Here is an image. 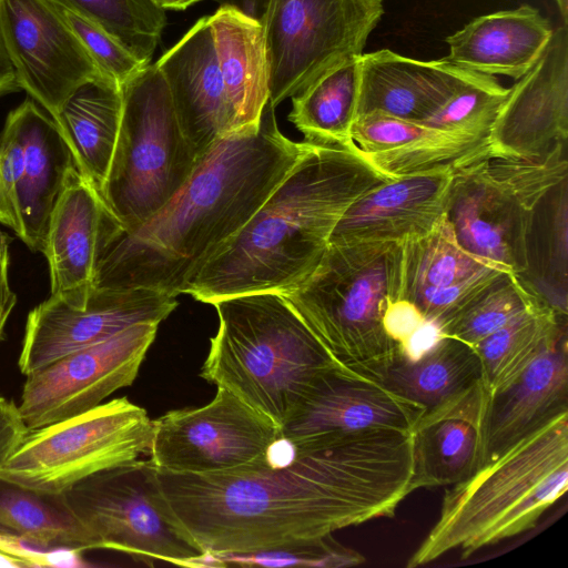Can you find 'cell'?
<instances>
[{"label": "cell", "instance_id": "cell-29", "mask_svg": "<svg viewBox=\"0 0 568 568\" xmlns=\"http://www.w3.org/2000/svg\"><path fill=\"white\" fill-rule=\"evenodd\" d=\"M0 530L48 548L97 549L64 494L41 493L1 478Z\"/></svg>", "mask_w": 568, "mask_h": 568}, {"label": "cell", "instance_id": "cell-22", "mask_svg": "<svg viewBox=\"0 0 568 568\" xmlns=\"http://www.w3.org/2000/svg\"><path fill=\"white\" fill-rule=\"evenodd\" d=\"M474 74L447 60H416L382 49L361 55L356 116L381 112L422 123Z\"/></svg>", "mask_w": 568, "mask_h": 568}, {"label": "cell", "instance_id": "cell-48", "mask_svg": "<svg viewBox=\"0 0 568 568\" xmlns=\"http://www.w3.org/2000/svg\"><path fill=\"white\" fill-rule=\"evenodd\" d=\"M163 10H185L187 7L201 0H151Z\"/></svg>", "mask_w": 568, "mask_h": 568}, {"label": "cell", "instance_id": "cell-17", "mask_svg": "<svg viewBox=\"0 0 568 568\" xmlns=\"http://www.w3.org/2000/svg\"><path fill=\"white\" fill-rule=\"evenodd\" d=\"M118 227L99 191L72 166L51 213L42 252L49 264L51 297L85 305L101 251Z\"/></svg>", "mask_w": 568, "mask_h": 568}, {"label": "cell", "instance_id": "cell-45", "mask_svg": "<svg viewBox=\"0 0 568 568\" xmlns=\"http://www.w3.org/2000/svg\"><path fill=\"white\" fill-rule=\"evenodd\" d=\"M444 337L435 323L426 321L403 345H398L400 355L408 362L419 361Z\"/></svg>", "mask_w": 568, "mask_h": 568}, {"label": "cell", "instance_id": "cell-16", "mask_svg": "<svg viewBox=\"0 0 568 568\" xmlns=\"http://www.w3.org/2000/svg\"><path fill=\"white\" fill-rule=\"evenodd\" d=\"M495 158H544L568 140V31L554 30L536 63L509 88L489 132Z\"/></svg>", "mask_w": 568, "mask_h": 568}, {"label": "cell", "instance_id": "cell-42", "mask_svg": "<svg viewBox=\"0 0 568 568\" xmlns=\"http://www.w3.org/2000/svg\"><path fill=\"white\" fill-rule=\"evenodd\" d=\"M23 172V149L13 129L6 121L0 134V217L19 237L22 234L18 189Z\"/></svg>", "mask_w": 568, "mask_h": 568}, {"label": "cell", "instance_id": "cell-28", "mask_svg": "<svg viewBox=\"0 0 568 568\" xmlns=\"http://www.w3.org/2000/svg\"><path fill=\"white\" fill-rule=\"evenodd\" d=\"M524 272L517 277L557 314H568V178L532 209L525 237Z\"/></svg>", "mask_w": 568, "mask_h": 568}, {"label": "cell", "instance_id": "cell-33", "mask_svg": "<svg viewBox=\"0 0 568 568\" xmlns=\"http://www.w3.org/2000/svg\"><path fill=\"white\" fill-rule=\"evenodd\" d=\"M402 248L400 298L406 300L422 290L445 287L491 267L503 268L465 250L447 215L427 234L402 243Z\"/></svg>", "mask_w": 568, "mask_h": 568}, {"label": "cell", "instance_id": "cell-39", "mask_svg": "<svg viewBox=\"0 0 568 568\" xmlns=\"http://www.w3.org/2000/svg\"><path fill=\"white\" fill-rule=\"evenodd\" d=\"M507 273L503 268L491 267L445 287L422 290L407 300L420 310L426 321L435 323L443 331Z\"/></svg>", "mask_w": 568, "mask_h": 568}, {"label": "cell", "instance_id": "cell-49", "mask_svg": "<svg viewBox=\"0 0 568 568\" xmlns=\"http://www.w3.org/2000/svg\"><path fill=\"white\" fill-rule=\"evenodd\" d=\"M556 3H557V7L559 9V12L561 14V18L565 22V24H567L568 22V0H555Z\"/></svg>", "mask_w": 568, "mask_h": 568}, {"label": "cell", "instance_id": "cell-6", "mask_svg": "<svg viewBox=\"0 0 568 568\" xmlns=\"http://www.w3.org/2000/svg\"><path fill=\"white\" fill-rule=\"evenodd\" d=\"M402 243H328L311 276L282 294L344 375L382 383L399 355L385 333L402 294Z\"/></svg>", "mask_w": 568, "mask_h": 568}, {"label": "cell", "instance_id": "cell-37", "mask_svg": "<svg viewBox=\"0 0 568 568\" xmlns=\"http://www.w3.org/2000/svg\"><path fill=\"white\" fill-rule=\"evenodd\" d=\"M508 90L494 75L474 72L470 79L422 124L440 131L489 136Z\"/></svg>", "mask_w": 568, "mask_h": 568}, {"label": "cell", "instance_id": "cell-47", "mask_svg": "<svg viewBox=\"0 0 568 568\" xmlns=\"http://www.w3.org/2000/svg\"><path fill=\"white\" fill-rule=\"evenodd\" d=\"M20 90L0 23V97Z\"/></svg>", "mask_w": 568, "mask_h": 568}, {"label": "cell", "instance_id": "cell-5", "mask_svg": "<svg viewBox=\"0 0 568 568\" xmlns=\"http://www.w3.org/2000/svg\"><path fill=\"white\" fill-rule=\"evenodd\" d=\"M212 305L219 328L201 377L226 388L281 429L315 385L337 371L335 365L280 293L237 295Z\"/></svg>", "mask_w": 568, "mask_h": 568}, {"label": "cell", "instance_id": "cell-23", "mask_svg": "<svg viewBox=\"0 0 568 568\" xmlns=\"http://www.w3.org/2000/svg\"><path fill=\"white\" fill-rule=\"evenodd\" d=\"M567 336V318H564L521 375L491 398L484 463L568 410Z\"/></svg>", "mask_w": 568, "mask_h": 568}, {"label": "cell", "instance_id": "cell-38", "mask_svg": "<svg viewBox=\"0 0 568 568\" xmlns=\"http://www.w3.org/2000/svg\"><path fill=\"white\" fill-rule=\"evenodd\" d=\"M210 556L212 567L240 565L339 568L356 566L364 561V557L358 552L347 549L332 540V535L316 541L296 544L271 550L248 554H210Z\"/></svg>", "mask_w": 568, "mask_h": 568}, {"label": "cell", "instance_id": "cell-25", "mask_svg": "<svg viewBox=\"0 0 568 568\" xmlns=\"http://www.w3.org/2000/svg\"><path fill=\"white\" fill-rule=\"evenodd\" d=\"M554 29L538 9L521 4L475 18L445 38L444 59L465 70L518 80L539 59Z\"/></svg>", "mask_w": 568, "mask_h": 568}, {"label": "cell", "instance_id": "cell-31", "mask_svg": "<svg viewBox=\"0 0 568 568\" xmlns=\"http://www.w3.org/2000/svg\"><path fill=\"white\" fill-rule=\"evenodd\" d=\"M479 378L480 364L475 348L445 336L419 361L408 362L399 352L382 384L428 409Z\"/></svg>", "mask_w": 568, "mask_h": 568}, {"label": "cell", "instance_id": "cell-19", "mask_svg": "<svg viewBox=\"0 0 568 568\" xmlns=\"http://www.w3.org/2000/svg\"><path fill=\"white\" fill-rule=\"evenodd\" d=\"M490 402L479 378L425 409L412 429L414 490L457 484L483 465Z\"/></svg>", "mask_w": 568, "mask_h": 568}, {"label": "cell", "instance_id": "cell-41", "mask_svg": "<svg viewBox=\"0 0 568 568\" xmlns=\"http://www.w3.org/2000/svg\"><path fill=\"white\" fill-rule=\"evenodd\" d=\"M437 131L418 122L371 112L355 118L351 134L357 148L368 154L399 149Z\"/></svg>", "mask_w": 568, "mask_h": 568}, {"label": "cell", "instance_id": "cell-1", "mask_svg": "<svg viewBox=\"0 0 568 568\" xmlns=\"http://www.w3.org/2000/svg\"><path fill=\"white\" fill-rule=\"evenodd\" d=\"M156 475L203 552L264 551L392 517L414 491L413 434L371 429L302 445L280 436L263 457L237 468Z\"/></svg>", "mask_w": 568, "mask_h": 568}, {"label": "cell", "instance_id": "cell-18", "mask_svg": "<svg viewBox=\"0 0 568 568\" xmlns=\"http://www.w3.org/2000/svg\"><path fill=\"white\" fill-rule=\"evenodd\" d=\"M424 412L382 383L335 371L315 385L280 432L293 445L371 429L412 432Z\"/></svg>", "mask_w": 568, "mask_h": 568}, {"label": "cell", "instance_id": "cell-10", "mask_svg": "<svg viewBox=\"0 0 568 568\" xmlns=\"http://www.w3.org/2000/svg\"><path fill=\"white\" fill-rule=\"evenodd\" d=\"M63 494L97 549L185 567L204 555L173 515L150 459L103 469Z\"/></svg>", "mask_w": 568, "mask_h": 568}, {"label": "cell", "instance_id": "cell-9", "mask_svg": "<svg viewBox=\"0 0 568 568\" xmlns=\"http://www.w3.org/2000/svg\"><path fill=\"white\" fill-rule=\"evenodd\" d=\"M153 420L126 397L29 430L0 467V478L48 494L149 453Z\"/></svg>", "mask_w": 568, "mask_h": 568}, {"label": "cell", "instance_id": "cell-46", "mask_svg": "<svg viewBox=\"0 0 568 568\" xmlns=\"http://www.w3.org/2000/svg\"><path fill=\"white\" fill-rule=\"evenodd\" d=\"M10 242V236L0 230V341L4 326L17 303V296L11 291L8 278Z\"/></svg>", "mask_w": 568, "mask_h": 568}, {"label": "cell", "instance_id": "cell-36", "mask_svg": "<svg viewBox=\"0 0 568 568\" xmlns=\"http://www.w3.org/2000/svg\"><path fill=\"white\" fill-rule=\"evenodd\" d=\"M540 304L545 303L515 274L507 273L442 332L444 336L475 346L517 316Z\"/></svg>", "mask_w": 568, "mask_h": 568}, {"label": "cell", "instance_id": "cell-13", "mask_svg": "<svg viewBox=\"0 0 568 568\" xmlns=\"http://www.w3.org/2000/svg\"><path fill=\"white\" fill-rule=\"evenodd\" d=\"M158 324L131 326L26 375L18 405L29 430L73 417L130 386L153 343Z\"/></svg>", "mask_w": 568, "mask_h": 568}, {"label": "cell", "instance_id": "cell-34", "mask_svg": "<svg viewBox=\"0 0 568 568\" xmlns=\"http://www.w3.org/2000/svg\"><path fill=\"white\" fill-rule=\"evenodd\" d=\"M362 154L389 179L448 169L455 171L491 156L488 136L440 130L396 150Z\"/></svg>", "mask_w": 568, "mask_h": 568}, {"label": "cell", "instance_id": "cell-12", "mask_svg": "<svg viewBox=\"0 0 568 568\" xmlns=\"http://www.w3.org/2000/svg\"><path fill=\"white\" fill-rule=\"evenodd\" d=\"M280 436L271 418L217 386L206 405L154 419L149 454L159 470L219 473L260 459Z\"/></svg>", "mask_w": 568, "mask_h": 568}, {"label": "cell", "instance_id": "cell-3", "mask_svg": "<svg viewBox=\"0 0 568 568\" xmlns=\"http://www.w3.org/2000/svg\"><path fill=\"white\" fill-rule=\"evenodd\" d=\"M307 142L247 223L199 268L186 294L213 304L244 294L294 291L317 267L346 210L390 180L354 142Z\"/></svg>", "mask_w": 568, "mask_h": 568}, {"label": "cell", "instance_id": "cell-4", "mask_svg": "<svg viewBox=\"0 0 568 568\" xmlns=\"http://www.w3.org/2000/svg\"><path fill=\"white\" fill-rule=\"evenodd\" d=\"M445 490L438 519L407 562L462 558L532 529L568 489V410L541 424Z\"/></svg>", "mask_w": 568, "mask_h": 568}, {"label": "cell", "instance_id": "cell-7", "mask_svg": "<svg viewBox=\"0 0 568 568\" xmlns=\"http://www.w3.org/2000/svg\"><path fill=\"white\" fill-rule=\"evenodd\" d=\"M118 140L101 197L121 232L139 227L186 182L197 156L184 136L165 80L148 64L122 87Z\"/></svg>", "mask_w": 568, "mask_h": 568}, {"label": "cell", "instance_id": "cell-2", "mask_svg": "<svg viewBox=\"0 0 568 568\" xmlns=\"http://www.w3.org/2000/svg\"><path fill=\"white\" fill-rule=\"evenodd\" d=\"M307 144L280 131L268 100L258 123L210 145L186 182L154 215L133 231L112 233L92 287L186 294L199 268L247 223Z\"/></svg>", "mask_w": 568, "mask_h": 568}, {"label": "cell", "instance_id": "cell-24", "mask_svg": "<svg viewBox=\"0 0 568 568\" xmlns=\"http://www.w3.org/2000/svg\"><path fill=\"white\" fill-rule=\"evenodd\" d=\"M6 121L23 149L18 189L20 239L31 251L43 252L51 213L75 162L55 121L32 99L13 109Z\"/></svg>", "mask_w": 568, "mask_h": 568}, {"label": "cell", "instance_id": "cell-44", "mask_svg": "<svg viewBox=\"0 0 568 568\" xmlns=\"http://www.w3.org/2000/svg\"><path fill=\"white\" fill-rule=\"evenodd\" d=\"M18 406L0 396V467L28 434Z\"/></svg>", "mask_w": 568, "mask_h": 568}, {"label": "cell", "instance_id": "cell-11", "mask_svg": "<svg viewBox=\"0 0 568 568\" xmlns=\"http://www.w3.org/2000/svg\"><path fill=\"white\" fill-rule=\"evenodd\" d=\"M383 0H264L270 102L276 108L346 59L362 55Z\"/></svg>", "mask_w": 568, "mask_h": 568}, {"label": "cell", "instance_id": "cell-14", "mask_svg": "<svg viewBox=\"0 0 568 568\" xmlns=\"http://www.w3.org/2000/svg\"><path fill=\"white\" fill-rule=\"evenodd\" d=\"M0 23L20 90L53 120L79 87L109 78L50 0H0Z\"/></svg>", "mask_w": 568, "mask_h": 568}, {"label": "cell", "instance_id": "cell-27", "mask_svg": "<svg viewBox=\"0 0 568 568\" xmlns=\"http://www.w3.org/2000/svg\"><path fill=\"white\" fill-rule=\"evenodd\" d=\"M122 115L121 87L104 78L79 87L54 120L78 170L101 193L115 149Z\"/></svg>", "mask_w": 568, "mask_h": 568}, {"label": "cell", "instance_id": "cell-40", "mask_svg": "<svg viewBox=\"0 0 568 568\" xmlns=\"http://www.w3.org/2000/svg\"><path fill=\"white\" fill-rule=\"evenodd\" d=\"M52 3L100 70L120 87L146 67L101 27L61 4Z\"/></svg>", "mask_w": 568, "mask_h": 568}, {"label": "cell", "instance_id": "cell-21", "mask_svg": "<svg viewBox=\"0 0 568 568\" xmlns=\"http://www.w3.org/2000/svg\"><path fill=\"white\" fill-rule=\"evenodd\" d=\"M454 170L390 179L358 197L329 243H404L430 232L447 215Z\"/></svg>", "mask_w": 568, "mask_h": 568}, {"label": "cell", "instance_id": "cell-20", "mask_svg": "<svg viewBox=\"0 0 568 568\" xmlns=\"http://www.w3.org/2000/svg\"><path fill=\"white\" fill-rule=\"evenodd\" d=\"M168 85L179 124L200 158L236 129L220 72L209 17L201 18L155 63Z\"/></svg>", "mask_w": 568, "mask_h": 568}, {"label": "cell", "instance_id": "cell-15", "mask_svg": "<svg viewBox=\"0 0 568 568\" xmlns=\"http://www.w3.org/2000/svg\"><path fill=\"white\" fill-rule=\"evenodd\" d=\"M175 296L150 288L92 287L84 306L49 297L30 311L18 359L23 375L143 323L160 324Z\"/></svg>", "mask_w": 568, "mask_h": 568}, {"label": "cell", "instance_id": "cell-26", "mask_svg": "<svg viewBox=\"0 0 568 568\" xmlns=\"http://www.w3.org/2000/svg\"><path fill=\"white\" fill-rule=\"evenodd\" d=\"M209 22L236 129L256 124L270 98L262 23L231 4L221 6Z\"/></svg>", "mask_w": 568, "mask_h": 568}, {"label": "cell", "instance_id": "cell-43", "mask_svg": "<svg viewBox=\"0 0 568 568\" xmlns=\"http://www.w3.org/2000/svg\"><path fill=\"white\" fill-rule=\"evenodd\" d=\"M425 323L426 318L420 310L406 298L390 302L382 318L386 335L399 346Z\"/></svg>", "mask_w": 568, "mask_h": 568}, {"label": "cell", "instance_id": "cell-35", "mask_svg": "<svg viewBox=\"0 0 568 568\" xmlns=\"http://www.w3.org/2000/svg\"><path fill=\"white\" fill-rule=\"evenodd\" d=\"M94 22L148 65L166 24L151 0H50Z\"/></svg>", "mask_w": 568, "mask_h": 568}, {"label": "cell", "instance_id": "cell-32", "mask_svg": "<svg viewBox=\"0 0 568 568\" xmlns=\"http://www.w3.org/2000/svg\"><path fill=\"white\" fill-rule=\"evenodd\" d=\"M564 318L567 316L540 304L473 346L478 355L481 381L491 398L521 375Z\"/></svg>", "mask_w": 568, "mask_h": 568}, {"label": "cell", "instance_id": "cell-8", "mask_svg": "<svg viewBox=\"0 0 568 568\" xmlns=\"http://www.w3.org/2000/svg\"><path fill=\"white\" fill-rule=\"evenodd\" d=\"M566 178L567 143L539 159L488 156L455 170L447 217L459 244L520 275L530 213Z\"/></svg>", "mask_w": 568, "mask_h": 568}, {"label": "cell", "instance_id": "cell-30", "mask_svg": "<svg viewBox=\"0 0 568 568\" xmlns=\"http://www.w3.org/2000/svg\"><path fill=\"white\" fill-rule=\"evenodd\" d=\"M361 77V55H354L331 69L292 97L288 120L315 143H353L352 125L356 118Z\"/></svg>", "mask_w": 568, "mask_h": 568}]
</instances>
